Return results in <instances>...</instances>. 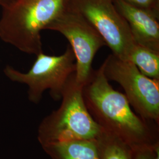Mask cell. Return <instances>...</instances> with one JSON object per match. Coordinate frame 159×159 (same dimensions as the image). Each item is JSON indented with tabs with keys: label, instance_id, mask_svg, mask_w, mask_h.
Segmentation results:
<instances>
[{
	"label": "cell",
	"instance_id": "cell-1",
	"mask_svg": "<svg viewBox=\"0 0 159 159\" xmlns=\"http://www.w3.org/2000/svg\"><path fill=\"white\" fill-rule=\"evenodd\" d=\"M85 106L100 127L118 137L133 150L159 143V125L133 112L125 94L114 89L102 64L83 87Z\"/></svg>",
	"mask_w": 159,
	"mask_h": 159
},
{
	"label": "cell",
	"instance_id": "cell-2",
	"mask_svg": "<svg viewBox=\"0 0 159 159\" xmlns=\"http://www.w3.org/2000/svg\"><path fill=\"white\" fill-rule=\"evenodd\" d=\"M67 0H14L2 7L0 39L18 50L37 56L43 51L41 31L58 17Z\"/></svg>",
	"mask_w": 159,
	"mask_h": 159
},
{
	"label": "cell",
	"instance_id": "cell-3",
	"mask_svg": "<svg viewBox=\"0 0 159 159\" xmlns=\"http://www.w3.org/2000/svg\"><path fill=\"white\" fill-rule=\"evenodd\" d=\"M83 86L71 75L65 86L59 108L42 120L37 132L41 146L52 143L94 140L100 127L91 117L83 96Z\"/></svg>",
	"mask_w": 159,
	"mask_h": 159
},
{
	"label": "cell",
	"instance_id": "cell-4",
	"mask_svg": "<svg viewBox=\"0 0 159 159\" xmlns=\"http://www.w3.org/2000/svg\"><path fill=\"white\" fill-rule=\"evenodd\" d=\"M36 57L28 72L23 73L7 66L4 73L12 81L28 87V98L33 103L40 102L47 90L54 100H61L65 86L75 72V59L71 47L68 45L60 56H49L42 52Z\"/></svg>",
	"mask_w": 159,
	"mask_h": 159
},
{
	"label": "cell",
	"instance_id": "cell-5",
	"mask_svg": "<svg viewBox=\"0 0 159 159\" xmlns=\"http://www.w3.org/2000/svg\"><path fill=\"white\" fill-rule=\"evenodd\" d=\"M108 81L119 84L131 106L148 121L159 125V80L143 74L129 60L110 54L102 64Z\"/></svg>",
	"mask_w": 159,
	"mask_h": 159
},
{
	"label": "cell",
	"instance_id": "cell-6",
	"mask_svg": "<svg viewBox=\"0 0 159 159\" xmlns=\"http://www.w3.org/2000/svg\"><path fill=\"white\" fill-rule=\"evenodd\" d=\"M67 7L91 24L113 54L121 60H129L136 43L129 24L113 0H67Z\"/></svg>",
	"mask_w": 159,
	"mask_h": 159
},
{
	"label": "cell",
	"instance_id": "cell-7",
	"mask_svg": "<svg viewBox=\"0 0 159 159\" xmlns=\"http://www.w3.org/2000/svg\"><path fill=\"white\" fill-rule=\"evenodd\" d=\"M45 30L56 31L64 35L70 44L75 59V79L85 85L94 69L92 67L97 51L106 46L101 35L84 17L67 7Z\"/></svg>",
	"mask_w": 159,
	"mask_h": 159
},
{
	"label": "cell",
	"instance_id": "cell-8",
	"mask_svg": "<svg viewBox=\"0 0 159 159\" xmlns=\"http://www.w3.org/2000/svg\"><path fill=\"white\" fill-rule=\"evenodd\" d=\"M113 1L118 11L129 24L135 43L159 52V18L123 0Z\"/></svg>",
	"mask_w": 159,
	"mask_h": 159
},
{
	"label": "cell",
	"instance_id": "cell-9",
	"mask_svg": "<svg viewBox=\"0 0 159 159\" xmlns=\"http://www.w3.org/2000/svg\"><path fill=\"white\" fill-rule=\"evenodd\" d=\"M41 147L51 159H102L95 139L52 143Z\"/></svg>",
	"mask_w": 159,
	"mask_h": 159
},
{
	"label": "cell",
	"instance_id": "cell-10",
	"mask_svg": "<svg viewBox=\"0 0 159 159\" xmlns=\"http://www.w3.org/2000/svg\"><path fill=\"white\" fill-rule=\"evenodd\" d=\"M95 141L102 159H133L130 146L102 127Z\"/></svg>",
	"mask_w": 159,
	"mask_h": 159
},
{
	"label": "cell",
	"instance_id": "cell-11",
	"mask_svg": "<svg viewBox=\"0 0 159 159\" xmlns=\"http://www.w3.org/2000/svg\"><path fill=\"white\" fill-rule=\"evenodd\" d=\"M128 60L144 75L159 80V52L136 43L131 50Z\"/></svg>",
	"mask_w": 159,
	"mask_h": 159
},
{
	"label": "cell",
	"instance_id": "cell-12",
	"mask_svg": "<svg viewBox=\"0 0 159 159\" xmlns=\"http://www.w3.org/2000/svg\"><path fill=\"white\" fill-rule=\"evenodd\" d=\"M127 4L151 13L159 18V0H123Z\"/></svg>",
	"mask_w": 159,
	"mask_h": 159
},
{
	"label": "cell",
	"instance_id": "cell-13",
	"mask_svg": "<svg viewBox=\"0 0 159 159\" xmlns=\"http://www.w3.org/2000/svg\"><path fill=\"white\" fill-rule=\"evenodd\" d=\"M159 143L154 147H143L133 150V159H157Z\"/></svg>",
	"mask_w": 159,
	"mask_h": 159
},
{
	"label": "cell",
	"instance_id": "cell-14",
	"mask_svg": "<svg viewBox=\"0 0 159 159\" xmlns=\"http://www.w3.org/2000/svg\"><path fill=\"white\" fill-rule=\"evenodd\" d=\"M1 1H2V2H1V6L2 7V6H5L6 4L11 2L13 0H1Z\"/></svg>",
	"mask_w": 159,
	"mask_h": 159
},
{
	"label": "cell",
	"instance_id": "cell-15",
	"mask_svg": "<svg viewBox=\"0 0 159 159\" xmlns=\"http://www.w3.org/2000/svg\"><path fill=\"white\" fill-rule=\"evenodd\" d=\"M157 159H159V151L157 152Z\"/></svg>",
	"mask_w": 159,
	"mask_h": 159
},
{
	"label": "cell",
	"instance_id": "cell-16",
	"mask_svg": "<svg viewBox=\"0 0 159 159\" xmlns=\"http://www.w3.org/2000/svg\"><path fill=\"white\" fill-rule=\"evenodd\" d=\"M1 2H2V1L0 0V6H1Z\"/></svg>",
	"mask_w": 159,
	"mask_h": 159
}]
</instances>
